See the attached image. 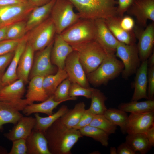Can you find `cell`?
Returning <instances> with one entry per match:
<instances>
[{
	"label": "cell",
	"mask_w": 154,
	"mask_h": 154,
	"mask_svg": "<svg viewBox=\"0 0 154 154\" xmlns=\"http://www.w3.org/2000/svg\"><path fill=\"white\" fill-rule=\"evenodd\" d=\"M71 83L70 81L68 78L59 84L53 95L54 100L59 101L63 100L67 101L76 100V97L69 96V90Z\"/></svg>",
	"instance_id": "obj_38"
},
{
	"label": "cell",
	"mask_w": 154,
	"mask_h": 154,
	"mask_svg": "<svg viewBox=\"0 0 154 154\" xmlns=\"http://www.w3.org/2000/svg\"><path fill=\"white\" fill-rule=\"evenodd\" d=\"M117 12L118 15L122 17L124 13L127 11L134 0H118Z\"/></svg>",
	"instance_id": "obj_45"
},
{
	"label": "cell",
	"mask_w": 154,
	"mask_h": 154,
	"mask_svg": "<svg viewBox=\"0 0 154 154\" xmlns=\"http://www.w3.org/2000/svg\"><path fill=\"white\" fill-rule=\"evenodd\" d=\"M110 153L111 154H117V149L115 147H110Z\"/></svg>",
	"instance_id": "obj_53"
},
{
	"label": "cell",
	"mask_w": 154,
	"mask_h": 154,
	"mask_svg": "<svg viewBox=\"0 0 154 154\" xmlns=\"http://www.w3.org/2000/svg\"><path fill=\"white\" fill-rule=\"evenodd\" d=\"M117 154H135L133 151L125 142L121 143L117 148Z\"/></svg>",
	"instance_id": "obj_47"
},
{
	"label": "cell",
	"mask_w": 154,
	"mask_h": 154,
	"mask_svg": "<svg viewBox=\"0 0 154 154\" xmlns=\"http://www.w3.org/2000/svg\"><path fill=\"white\" fill-rule=\"evenodd\" d=\"M78 11L80 18L94 20L118 16L115 0H68Z\"/></svg>",
	"instance_id": "obj_2"
},
{
	"label": "cell",
	"mask_w": 154,
	"mask_h": 154,
	"mask_svg": "<svg viewBox=\"0 0 154 154\" xmlns=\"http://www.w3.org/2000/svg\"><path fill=\"white\" fill-rule=\"evenodd\" d=\"M127 11L135 17L140 25L145 27L148 20L154 21V0H134Z\"/></svg>",
	"instance_id": "obj_15"
},
{
	"label": "cell",
	"mask_w": 154,
	"mask_h": 154,
	"mask_svg": "<svg viewBox=\"0 0 154 154\" xmlns=\"http://www.w3.org/2000/svg\"><path fill=\"white\" fill-rule=\"evenodd\" d=\"M118 108L130 113L154 112V100H147L141 102L131 101L122 103L119 105Z\"/></svg>",
	"instance_id": "obj_31"
},
{
	"label": "cell",
	"mask_w": 154,
	"mask_h": 154,
	"mask_svg": "<svg viewBox=\"0 0 154 154\" xmlns=\"http://www.w3.org/2000/svg\"><path fill=\"white\" fill-rule=\"evenodd\" d=\"M73 50L72 46L63 39L60 34H56L51 53L52 63L58 69H64L66 58Z\"/></svg>",
	"instance_id": "obj_17"
},
{
	"label": "cell",
	"mask_w": 154,
	"mask_h": 154,
	"mask_svg": "<svg viewBox=\"0 0 154 154\" xmlns=\"http://www.w3.org/2000/svg\"><path fill=\"white\" fill-rule=\"evenodd\" d=\"M56 0H52L47 4L35 7L31 12L26 20L27 33L40 25L50 16L53 7Z\"/></svg>",
	"instance_id": "obj_23"
},
{
	"label": "cell",
	"mask_w": 154,
	"mask_h": 154,
	"mask_svg": "<svg viewBox=\"0 0 154 154\" xmlns=\"http://www.w3.org/2000/svg\"><path fill=\"white\" fill-rule=\"evenodd\" d=\"M150 145L152 147L154 146V124L147 130L145 133Z\"/></svg>",
	"instance_id": "obj_48"
},
{
	"label": "cell",
	"mask_w": 154,
	"mask_h": 154,
	"mask_svg": "<svg viewBox=\"0 0 154 154\" xmlns=\"http://www.w3.org/2000/svg\"><path fill=\"white\" fill-rule=\"evenodd\" d=\"M22 39L4 40L0 41V55H4L14 51Z\"/></svg>",
	"instance_id": "obj_40"
},
{
	"label": "cell",
	"mask_w": 154,
	"mask_h": 154,
	"mask_svg": "<svg viewBox=\"0 0 154 154\" xmlns=\"http://www.w3.org/2000/svg\"><path fill=\"white\" fill-rule=\"evenodd\" d=\"M35 51L27 43L19 60L17 74L18 79L22 80L25 84L28 82L29 76L33 62Z\"/></svg>",
	"instance_id": "obj_25"
},
{
	"label": "cell",
	"mask_w": 154,
	"mask_h": 154,
	"mask_svg": "<svg viewBox=\"0 0 154 154\" xmlns=\"http://www.w3.org/2000/svg\"><path fill=\"white\" fill-rule=\"evenodd\" d=\"M56 33L54 23L50 17L28 31L25 35L27 43L37 52L47 46L53 40Z\"/></svg>",
	"instance_id": "obj_7"
},
{
	"label": "cell",
	"mask_w": 154,
	"mask_h": 154,
	"mask_svg": "<svg viewBox=\"0 0 154 154\" xmlns=\"http://www.w3.org/2000/svg\"><path fill=\"white\" fill-rule=\"evenodd\" d=\"M66 101L65 100L59 101H55L53 95L41 103H33L27 105L22 111L23 113L27 116L33 113H44L49 116L53 113L54 109L59 104Z\"/></svg>",
	"instance_id": "obj_26"
},
{
	"label": "cell",
	"mask_w": 154,
	"mask_h": 154,
	"mask_svg": "<svg viewBox=\"0 0 154 154\" xmlns=\"http://www.w3.org/2000/svg\"><path fill=\"white\" fill-rule=\"evenodd\" d=\"M26 20L19 21L9 26L5 40H19L24 38L27 33Z\"/></svg>",
	"instance_id": "obj_36"
},
{
	"label": "cell",
	"mask_w": 154,
	"mask_h": 154,
	"mask_svg": "<svg viewBox=\"0 0 154 154\" xmlns=\"http://www.w3.org/2000/svg\"><path fill=\"white\" fill-rule=\"evenodd\" d=\"M85 105L84 102L76 104L74 107L69 110L61 117V122L69 128H73L79 121L85 109Z\"/></svg>",
	"instance_id": "obj_30"
},
{
	"label": "cell",
	"mask_w": 154,
	"mask_h": 154,
	"mask_svg": "<svg viewBox=\"0 0 154 154\" xmlns=\"http://www.w3.org/2000/svg\"><path fill=\"white\" fill-rule=\"evenodd\" d=\"M74 6L68 0H56L50 17L55 25L56 34H60L80 18L74 10Z\"/></svg>",
	"instance_id": "obj_6"
},
{
	"label": "cell",
	"mask_w": 154,
	"mask_h": 154,
	"mask_svg": "<svg viewBox=\"0 0 154 154\" xmlns=\"http://www.w3.org/2000/svg\"><path fill=\"white\" fill-rule=\"evenodd\" d=\"M89 125L102 130L109 135L116 132L117 126L112 123L104 114H94Z\"/></svg>",
	"instance_id": "obj_37"
},
{
	"label": "cell",
	"mask_w": 154,
	"mask_h": 154,
	"mask_svg": "<svg viewBox=\"0 0 154 154\" xmlns=\"http://www.w3.org/2000/svg\"><path fill=\"white\" fill-rule=\"evenodd\" d=\"M12 142V146L9 154H27L26 139H17Z\"/></svg>",
	"instance_id": "obj_41"
},
{
	"label": "cell",
	"mask_w": 154,
	"mask_h": 154,
	"mask_svg": "<svg viewBox=\"0 0 154 154\" xmlns=\"http://www.w3.org/2000/svg\"><path fill=\"white\" fill-rule=\"evenodd\" d=\"M104 115L113 124L119 126L123 133H126V126L128 117L127 112L118 108H110L107 109Z\"/></svg>",
	"instance_id": "obj_33"
},
{
	"label": "cell",
	"mask_w": 154,
	"mask_h": 154,
	"mask_svg": "<svg viewBox=\"0 0 154 154\" xmlns=\"http://www.w3.org/2000/svg\"><path fill=\"white\" fill-rule=\"evenodd\" d=\"M71 82L77 83L85 88H89L88 82L77 52L73 50L68 56L64 69Z\"/></svg>",
	"instance_id": "obj_12"
},
{
	"label": "cell",
	"mask_w": 154,
	"mask_h": 154,
	"mask_svg": "<svg viewBox=\"0 0 154 154\" xmlns=\"http://www.w3.org/2000/svg\"><path fill=\"white\" fill-rule=\"evenodd\" d=\"M35 123V118L23 116L9 132L5 133L3 135L12 141L19 139H26L31 133Z\"/></svg>",
	"instance_id": "obj_19"
},
{
	"label": "cell",
	"mask_w": 154,
	"mask_h": 154,
	"mask_svg": "<svg viewBox=\"0 0 154 154\" xmlns=\"http://www.w3.org/2000/svg\"><path fill=\"white\" fill-rule=\"evenodd\" d=\"M115 53L116 56L120 58L124 65L122 77L127 79L135 73L141 63L137 45H128L119 42Z\"/></svg>",
	"instance_id": "obj_8"
},
{
	"label": "cell",
	"mask_w": 154,
	"mask_h": 154,
	"mask_svg": "<svg viewBox=\"0 0 154 154\" xmlns=\"http://www.w3.org/2000/svg\"><path fill=\"white\" fill-rule=\"evenodd\" d=\"M90 99L89 111L94 114H104L107 109L105 103L107 98L104 94L100 90L92 88Z\"/></svg>",
	"instance_id": "obj_34"
},
{
	"label": "cell",
	"mask_w": 154,
	"mask_h": 154,
	"mask_svg": "<svg viewBox=\"0 0 154 154\" xmlns=\"http://www.w3.org/2000/svg\"><path fill=\"white\" fill-rule=\"evenodd\" d=\"M68 78V76L64 69H58L55 74L44 77L43 86L49 97L53 95L59 84Z\"/></svg>",
	"instance_id": "obj_32"
},
{
	"label": "cell",
	"mask_w": 154,
	"mask_h": 154,
	"mask_svg": "<svg viewBox=\"0 0 154 154\" xmlns=\"http://www.w3.org/2000/svg\"><path fill=\"white\" fill-rule=\"evenodd\" d=\"M82 136L91 137L99 142L102 145L108 147L109 135L102 130L95 127L88 125L79 130Z\"/></svg>",
	"instance_id": "obj_35"
},
{
	"label": "cell",
	"mask_w": 154,
	"mask_h": 154,
	"mask_svg": "<svg viewBox=\"0 0 154 154\" xmlns=\"http://www.w3.org/2000/svg\"><path fill=\"white\" fill-rule=\"evenodd\" d=\"M60 35L71 46L95 40L96 30L94 20L80 18Z\"/></svg>",
	"instance_id": "obj_5"
},
{
	"label": "cell",
	"mask_w": 154,
	"mask_h": 154,
	"mask_svg": "<svg viewBox=\"0 0 154 154\" xmlns=\"http://www.w3.org/2000/svg\"><path fill=\"white\" fill-rule=\"evenodd\" d=\"M44 78L37 76L31 79L25 96L28 104L35 102H43L49 97L43 87Z\"/></svg>",
	"instance_id": "obj_24"
},
{
	"label": "cell",
	"mask_w": 154,
	"mask_h": 154,
	"mask_svg": "<svg viewBox=\"0 0 154 154\" xmlns=\"http://www.w3.org/2000/svg\"><path fill=\"white\" fill-rule=\"evenodd\" d=\"M26 0H0V6L9 5L24 3Z\"/></svg>",
	"instance_id": "obj_49"
},
{
	"label": "cell",
	"mask_w": 154,
	"mask_h": 154,
	"mask_svg": "<svg viewBox=\"0 0 154 154\" xmlns=\"http://www.w3.org/2000/svg\"><path fill=\"white\" fill-rule=\"evenodd\" d=\"M25 85L22 80L18 79L4 86L0 91V98L11 101L22 99L25 92Z\"/></svg>",
	"instance_id": "obj_27"
},
{
	"label": "cell",
	"mask_w": 154,
	"mask_h": 154,
	"mask_svg": "<svg viewBox=\"0 0 154 154\" xmlns=\"http://www.w3.org/2000/svg\"><path fill=\"white\" fill-rule=\"evenodd\" d=\"M94 114L88 109L85 110L78 124L73 128L76 129H80L89 125L94 116Z\"/></svg>",
	"instance_id": "obj_43"
},
{
	"label": "cell",
	"mask_w": 154,
	"mask_h": 154,
	"mask_svg": "<svg viewBox=\"0 0 154 154\" xmlns=\"http://www.w3.org/2000/svg\"><path fill=\"white\" fill-rule=\"evenodd\" d=\"M14 53V51L0 55V74L4 72L5 69L10 63Z\"/></svg>",
	"instance_id": "obj_46"
},
{
	"label": "cell",
	"mask_w": 154,
	"mask_h": 154,
	"mask_svg": "<svg viewBox=\"0 0 154 154\" xmlns=\"http://www.w3.org/2000/svg\"><path fill=\"white\" fill-rule=\"evenodd\" d=\"M53 43L54 40L44 48L37 52L30 74V79L37 76L44 77L57 72L58 68L52 63L51 60Z\"/></svg>",
	"instance_id": "obj_10"
},
{
	"label": "cell",
	"mask_w": 154,
	"mask_h": 154,
	"mask_svg": "<svg viewBox=\"0 0 154 154\" xmlns=\"http://www.w3.org/2000/svg\"><path fill=\"white\" fill-rule=\"evenodd\" d=\"M28 1L9 5L0 6V28L26 20L35 8Z\"/></svg>",
	"instance_id": "obj_9"
},
{
	"label": "cell",
	"mask_w": 154,
	"mask_h": 154,
	"mask_svg": "<svg viewBox=\"0 0 154 154\" xmlns=\"http://www.w3.org/2000/svg\"><path fill=\"white\" fill-rule=\"evenodd\" d=\"M147 60L141 62L135 73L132 86L134 89L131 101H138L142 99H148L147 95Z\"/></svg>",
	"instance_id": "obj_18"
},
{
	"label": "cell",
	"mask_w": 154,
	"mask_h": 154,
	"mask_svg": "<svg viewBox=\"0 0 154 154\" xmlns=\"http://www.w3.org/2000/svg\"><path fill=\"white\" fill-rule=\"evenodd\" d=\"M125 142L136 153L141 154H146L152 147L144 133L128 134Z\"/></svg>",
	"instance_id": "obj_29"
},
{
	"label": "cell",
	"mask_w": 154,
	"mask_h": 154,
	"mask_svg": "<svg viewBox=\"0 0 154 154\" xmlns=\"http://www.w3.org/2000/svg\"><path fill=\"white\" fill-rule=\"evenodd\" d=\"M147 60L148 67L154 66V52L153 51L149 56Z\"/></svg>",
	"instance_id": "obj_52"
},
{
	"label": "cell",
	"mask_w": 154,
	"mask_h": 154,
	"mask_svg": "<svg viewBox=\"0 0 154 154\" xmlns=\"http://www.w3.org/2000/svg\"><path fill=\"white\" fill-rule=\"evenodd\" d=\"M92 88H85L77 83L71 82L69 90V96L75 97L82 96L90 99Z\"/></svg>",
	"instance_id": "obj_39"
},
{
	"label": "cell",
	"mask_w": 154,
	"mask_h": 154,
	"mask_svg": "<svg viewBox=\"0 0 154 154\" xmlns=\"http://www.w3.org/2000/svg\"><path fill=\"white\" fill-rule=\"evenodd\" d=\"M121 18L117 16L104 20L109 29L119 42L128 45L135 44L136 37L133 31H126L120 26V21Z\"/></svg>",
	"instance_id": "obj_22"
},
{
	"label": "cell",
	"mask_w": 154,
	"mask_h": 154,
	"mask_svg": "<svg viewBox=\"0 0 154 154\" xmlns=\"http://www.w3.org/2000/svg\"><path fill=\"white\" fill-rule=\"evenodd\" d=\"M35 7H38L44 5L52 0H26Z\"/></svg>",
	"instance_id": "obj_50"
},
{
	"label": "cell",
	"mask_w": 154,
	"mask_h": 154,
	"mask_svg": "<svg viewBox=\"0 0 154 154\" xmlns=\"http://www.w3.org/2000/svg\"><path fill=\"white\" fill-rule=\"evenodd\" d=\"M147 77V100H154V66L148 67Z\"/></svg>",
	"instance_id": "obj_42"
},
{
	"label": "cell",
	"mask_w": 154,
	"mask_h": 154,
	"mask_svg": "<svg viewBox=\"0 0 154 154\" xmlns=\"http://www.w3.org/2000/svg\"><path fill=\"white\" fill-rule=\"evenodd\" d=\"M96 30L95 40L108 54H115L119 42L109 29L104 19L94 20Z\"/></svg>",
	"instance_id": "obj_14"
},
{
	"label": "cell",
	"mask_w": 154,
	"mask_h": 154,
	"mask_svg": "<svg viewBox=\"0 0 154 154\" xmlns=\"http://www.w3.org/2000/svg\"><path fill=\"white\" fill-rule=\"evenodd\" d=\"M27 44L25 36L20 41L14 51V55L8 68L3 75L2 80L4 86L11 84L18 79L17 74V69L20 57Z\"/></svg>",
	"instance_id": "obj_21"
},
{
	"label": "cell",
	"mask_w": 154,
	"mask_h": 154,
	"mask_svg": "<svg viewBox=\"0 0 154 154\" xmlns=\"http://www.w3.org/2000/svg\"><path fill=\"white\" fill-rule=\"evenodd\" d=\"M3 73L0 74V91L4 86L3 85L2 80V76Z\"/></svg>",
	"instance_id": "obj_54"
},
{
	"label": "cell",
	"mask_w": 154,
	"mask_h": 154,
	"mask_svg": "<svg viewBox=\"0 0 154 154\" xmlns=\"http://www.w3.org/2000/svg\"><path fill=\"white\" fill-rule=\"evenodd\" d=\"M28 104L25 99L11 101L0 98V130L5 124H15L23 116L20 111Z\"/></svg>",
	"instance_id": "obj_11"
},
{
	"label": "cell",
	"mask_w": 154,
	"mask_h": 154,
	"mask_svg": "<svg viewBox=\"0 0 154 154\" xmlns=\"http://www.w3.org/2000/svg\"><path fill=\"white\" fill-rule=\"evenodd\" d=\"M134 33L138 39L137 46L141 62L147 60L153 52L154 45V22L147 25L143 30L139 32L136 31Z\"/></svg>",
	"instance_id": "obj_16"
},
{
	"label": "cell",
	"mask_w": 154,
	"mask_h": 154,
	"mask_svg": "<svg viewBox=\"0 0 154 154\" xmlns=\"http://www.w3.org/2000/svg\"><path fill=\"white\" fill-rule=\"evenodd\" d=\"M1 147H0V148Z\"/></svg>",
	"instance_id": "obj_56"
},
{
	"label": "cell",
	"mask_w": 154,
	"mask_h": 154,
	"mask_svg": "<svg viewBox=\"0 0 154 154\" xmlns=\"http://www.w3.org/2000/svg\"><path fill=\"white\" fill-rule=\"evenodd\" d=\"M71 46L87 74L97 68L108 54L95 40Z\"/></svg>",
	"instance_id": "obj_4"
},
{
	"label": "cell",
	"mask_w": 154,
	"mask_h": 154,
	"mask_svg": "<svg viewBox=\"0 0 154 154\" xmlns=\"http://www.w3.org/2000/svg\"><path fill=\"white\" fill-rule=\"evenodd\" d=\"M68 110L65 105L62 106L55 113L45 117H41L38 113H35V123L33 129L43 133L56 121L62 116Z\"/></svg>",
	"instance_id": "obj_28"
},
{
	"label": "cell",
	"mask_w": 154,
	"mask_h": 154,
	"mask_svg": "<svg viewBox=\"0 0 154 154\" xmlns=\"http://www.w3.org/2000/svg\"><path fill=\"white\" fill-rule=\"evenodd\" d=\"M124 68L115 54H108L97 68L87 74V78L89 84L94 87L105 85L118 76Z\"/></svg>",
	"instance_id": "obj_3"
},
{
	"label": "cell",
	"mask_w": 154,
	"mask_h": 154,
	"mask_svg": "<svg viewBox=\"0 0 154 154\" xmlns=\"http://www.w3.org/2000/svg\"><path fill=\"white\" fill-rule=\"evenodd\" d=\"M154 112L130 113L127 123L126 133H145L154 124Z\"/></svg>",
	"instance_id": "obj_13"
},
{
	"label": "cell",
	"mask_w": 154,
	"mask_h": 154,
	"mask_svg": "<svg viewBox=\"0 0 154 154\" xmlns=\"http://www.w3.org/2000/svg\"><path fill=\"white\" fill-rule=\"evenodd\" d=\"M9 26L0 28V42L5 40L7 30Z\"/></svg>",
	"instance_id": "obj_51"
},
{
	"label": "cell",
	"mask_w": 154,
	"mask_h": 154,
	"mask_svg": "<svg viewBox=\"0 0 154 154\" xmlns=\"http://www.w3.org/2000/svg\"><path fill=\"white\" fill-rule=\"evenodd\" d=\"M7 151L2 147L0 148V154H6Z\"/></svg>",
	"instance_id": "obj_55"
},
{
	"label": "cell",
	"mask_w": 154,
	"mask_h": 154,
	"mask_svg": "<svg viewBox=\"0 0 154 154\" xmlns=\"http://www.w3.org/2000/svg\"><path fill=\"white\" fill-rule=\"evenodd\" d=\"M135 25L133 19L129 16L122 17L120 21V25L121 27L124 30L128 32L133 31Z\"/></svg>",
	"instance_id": "obj_44"
},
{
	"label": "cell",
	"mask_w": 154,
	"mask_h": 154,
	"mask_svg": "<svg viewBox=\"0 0 154 154\" xmlns=\"http://www.w3.org/2000/svg\"><path fill=\"white\" fill-rule=\"evenodd\" d=\"M60 118L44 134L51 154H70L73 146L83 136L79 130L67 127L61 122Z\"/></svg>",
	"instance_id": "obj_1"
},
{
	"label": "cell",
	"mask_w": 154,
	"mask_h": 154,
	"mask_svg": "<svg viewBox=\"0 0 154 154\" xmlns=\"http://www.w3.org/2000/svg\"><path fill=\"white\" fill-rule=\"evenodd\" d=\"M26 141L27 154H51L43 133L33 129Z\"/></svg>",
	"instance_id": "obj_20"
}]
</instances>
